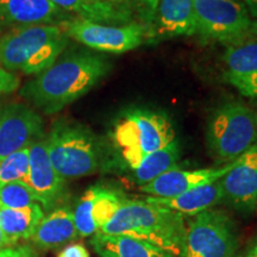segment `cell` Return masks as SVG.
<instances>
[{"label": "cell", "mask_w": 257, "mask_h": 257, "mask_svg": "<svg viewBox=\"0 0 257 257\" xmlns=\"http://www.w3.org/2000/svg\"><path fill=\"white\" fill-rule=\"evenodd\" d=\"M57 257H89V252L82 244L76 243L66 246Z\"/></svg>", "instance_id": "cell-29"}, {"label": "cell", "mask_w": 257, "mask_h": 257, "mask_svg": "<svg viewBox=\"0 0 257 257\" xmlns=\"http://www.w3.org/2000/svg\"><path fill=\"white\" fill-rule=\"evenodd\" d=\"M61 10L74 12L81 19L95 23L128 24L130 10L107 0H50Z\"/></svg>", "instance_id": "cell-20"}, {"label": "cell", "mask_w": 257, "mask_h": 257, "mask_svg": "<svg viewBox=\"0 0 257 257\" xmlns=\"http://www.w3.org/2000/svg\"><path fill=\"white\" fill-rule=\"evenodd\" d=\"M224 78L239 89L257 73V36L248 34L227 46L224 53Z\"/></svg>", "instance_id": "cell-16"}, {"label": "cell", "mask_w": 257, "mask_h": 257, "mask_svg": "<svg viewBox=\"0 0 257 257\" xmlns=\"http://www.w3.org/2000/svg\"><path fill=\"white\" fill-rule=\"evenodd\" d=\"M246 257H257V239L255 240V243L250 246L249 251L246 252Z\"/></svg>", "instance_id": "cell-33"}, {"label": "cell", "mask_w": 257, "mask_h": 257, "mask_svg": "<svg viewBox=\"0 0 257 257\" xmlns=\"http://www.w3.org/2000/svg\"><path fill=\"white\" fill-rule=\"evenodd\" d=\"M144 200L150 204L159 205L170 211L178 212L182 216H195L201 212L211 210L223 201V188L220 179L207 185H201L189 189L173 198L147 197Z\"/></svg>", "instance_id": "cell-15"}, {"label": "cell", "mask_w": 257, "mask_h": 257, "mask_svg": "<svg viewBox=\"0 0 257 257\" xmlns=\"http://www.w3.org/2000/svg\"><path fill=\"white\" fill-rule=\"evenodd\" d=\"M67 43L68 36L59 25L12 29L0 37V67L38 75L56 62Z\"/></svg>", "instance_id": "cell-3"}, {"label": "cell", "mask_w": 257, "mask_h": 257, "mask_svg": "<svg viewBox=\"0 0 257 257\" xmlns=\"http://www.w3.org/2000/svg\"><path fill=\"white\" fill-rule=\"evenodd\" d=\"M0 257H36L34 250L30 246L23 245L18 248H6L0 251Z\"/></svg>", "instance_id": "cell-28"}, {"label": "cell", "mask_w": 257, "mask_h": 257, "mask_svg": "<svg viewBox=\"0 0 257 257\" xmlns=\"http://www.w3.org/2000/svg\"><path fill=\"white\" fill-rule=\"evenodd\" d=\"M206 143L217 162L237 160L257 143V112L239 101L219 105L208 119Z\"/></svg>", "instance_id": "cell-4"}, {"label": "cell", "mask_w": 257, "mask_h": 257, "mask_svg": "<svg viewBox=\"0 0 257 257\" xmlns=\"http://www.w3.org/2000/svg\"><path fill=\"white\" fill-rule=\"evenodd\" d=\"M30 167V147L10 154L0 161V187L22 181L27 184Z\"/></svg>", "instance_id": "cell-23"}, {"label": "cell", "mask_w": 257, "mask_h": 257, "mask_svg": "<svg viewBox=\"0 0 257 257\" xmlns=\"http://www.w3.org/2000/svg\"><path fill=\"white\" fill-rule=\"evenodd\" d=\"M223 201L242 212L257 207V143L234 160L220 179Z\"/></svg>", "instance_id": "cell-11"}, {"label": "cell", "mask_w": 257, "mask_h": 257, "mask_svg": "<svg viewBox=\"0 0 257 257\" xmlns=\"http://www.w3.org/2000/svg\"><path fill=\"white\" fill-rule=\"evenodd\" d=\"M175 140L172 120L163 113L136 110L128 112L115 124L113 141L131 169L144 157Z\"/></svg>", "instance_id": "cell-5"}, {"label": "cell", "mask_w": 257, "mask_h": 257, "mask_svg": "<svg viewBox=\"0 0 257 257\" xmlns=\"http://www.w3.org/2000/svg\"><path fill=\"white\" fill-rule=\"evenodd\" d=\"M249 34L255 35V36H257V19H253V21H252L251 27H250Z\"/></svg>", "instance_id": "cell-34"}, {"label": "cell", "mask_w": 257, "mask_h": 257, "mask_svg": "<svg viewBox=\"0 0 257 257\" xmlns=\"http://www.w3.org/2000/svg\"><path fill=\"white\" fill-rule=\"evenodd\" d=\"M244 4L248 9L250 17L257 19V0H244Z\"/></svg>", "instance_id": "cell-31"}, {"label": "cell", "mask_w": 257, "mask_h": 257, "mask_svg": "<svg viewBox=\"0 0 257 257\" xmlns=\"http://www.w3.org/2000/svg\"><path fill=\"white\" fill-rule=\"evenodd\" d=\"M43 217L40 204L18 210L0 207V227L14 245L19 239H31Z\"/></svg>", "instance_id": "cell-21"}, {"label": "cell", "mask_w": 257, "mask_h": 257, "mask_svg": "<svg viewBox=\"0 0 257 257\" xmlns=\"http://www.w3.org/2000/svg\"><path fill=\"white\" fill-rule=\"evenodd\" d=\"M185 230L184 216L178 212L150 204L144 199L124 198L99 233L133 237L153 244L173 256L182 257Z\"/></svg>", "instance_id": "cell-2"}, {"label": "cell", "mask_w": 257, "mask_h": 257, "mask_svg": "<svg viewBox=\"0 0 257 257\" xmlns=\"http://www.w3.org/2000/svg\"><path fill=\"white\" fill-rule=\"evenodd\" d=\"M99 187L100 186H94L83 193L75 210L73 211L74 223L80 237H92L98 232V227L93 220V205L98 195Z\"/></svg>", "instance_id": "cell-24"}, {"label": "cell", "mask_w": 257, "mask_h": 257, "mask_svg": "<svg viewBox=\"0 0 257 257\" xmlns=\"http://www.w3.org/2000/svg\"><path fill=\"white\" fill-rule=\"evenodd\" d=\"M27 185L34 192L38 204L46 208L55 206L63 192L64 179L61 178L47 153L46 140L30 146V167Z\"/></svg>", "instance_id": "cell-13"}, {"label": "cell", "mask_w": 257, "mask_h": 257, "mask_svg": "<svg viewBox=\"0 0 257 257\" xmlns=\"http://www.w3.org/2000/svg\"><path fill=\"white\" fill-rule=\"evenodd\" d=\"M236 248L233 224L223 211H204L186 225L182 257H232Z\"/></svg>", "instance_id": "cell-7"}, {"label": "cell", "mask_w": 257, "mask_h": 257, "mask_svg": "<svg viewBox=\"0 0 257 257\" xmlns=\"http://www.w3.org/2000/svg\"><path fill=\"white\" fill-rule=\"evenodd\" d=\"M91 244L99 257H175L144 240L123 234L95 233Z\"/></svg>", "instance_id": "cell-18"}, {"label": "cell", "mask_w": 257, "mask_h": 257, "mask_svg": "<svg viewBox=\"0 0 257 257\" xmlns=\"http://www.w3.org/2000/svg\"><path fill=\"white\" fill-rule=\"evenodd\" d=\"M67 36L94 50L120 54L142 46L146 28L136 23L111 25L72 19L60 23Z\"/></svg>", "instance_id": "cell-9"}, {"label": "cell", "mask_w": 257, "mask_h": 257, "mask_svg": "<svg viewBox=\"0 0 257 257\" xmlns=\"http://www.w3.org/2000/svg\"><path fill=\"white\" fill-rule=\"evenodd\" d=\"M195 34L229 44L249 34L252 19L243 2L194 0Z\"/></svg>", "instance_id": "cell-8"}, {"label": "cell", "mask_w": 257, "mask_h": 257, "mask_svg": "<svg viewBox=\"0 0 257 257\" xmlns=\"http://www.w3.org/2000/svg\"><path fill=\"white\" fill-rule=\"evenodd\" d=\"M6 246H12V244L10 243V240L8 239V237L5 236L4 231H3L2 227H0V251H2V250L6 249Z\"/></svg>", "instance_id": "cell-32"}, {"label": "cell", "mask_w": 257, "mask_h": 257, "mask_svg": "<svg viewBox=\"0 0 257 257\" xmlns=\"http://www.w3.org/2000/svg\"><path fill=\"white\" fill-rule=\"evenodd\" d=\"M110 69L104 57L76 54L38 74L19 94L43 113L54 114L91 91Z\"/></svg>", "instance_id": "cell-1"}, {"label": "cell", "mask_w": 257, "mask_h": 257, "mask_svg": "<svg viewBox=\"0 0 257 257\" xmlns=\"http://www.w3.org/2000/svg\"><path fill=\"white\" fill-rule=\"evenodd\" d=\"M239 93L248 98H257V73L244 83L243 87L239 89Z\"/></svg>", "instance_id": "cell-30"}, {"label": "cell", "mask_w": 257, "mask_h": 257, "mask_svg": "<svg viewBox=\"0 0 257 257\" xmlns=\"http://www.w3.org/2000/svg\"><path fill=\"white\" fill-rule=\"evenodd\" d=\"M180 144L174 140L168 146L147 155L140 165L133 169L135 181L140 186L147 185L168 170L175 168L180 160Z\"/></svg>", "instance_id": "cell-22"}, {"label": "cell", "mask_w": 257, "mask_h": 257, "mask_svg": "<svg viewBox=\"0 0 257 257\" xmlns=\"http://www.w3.org/2000/svg\"><path fill=\"white\" fill-rule=\"evenodd\" d=\"M126 2L135 8L144 23L148 25L153 24L156 19L160 0H126Z\"/></svg>", "instance_id": "cell-26"}, {"label": "cell", "mask_w": 257, "mask_h": 257, "mask_svg": "<svg viewBox=\"0 0 257 257\" xmlns=\"http://www.w3.org/2000/svg\"><path fill=\"white\" fill-rule=\"evenodd\" d=\"M78 236L73 211L61 207L43 217L31 239L38 248L48 250L59 248Z\"/></svg>", "instance_id": "cell-17"}, {"label": "cell", "mask_w": 257, "mask_h": 257, "mask_svg": "<svg viewBox=\"0 0 257 257\" xmlns=\"http://www.w3.org/2000/svg\"><path fill=\"white\" fill-rule=\"evenodd\" d=\"M232 2H243L244 3V0H232Z\"/></svg>", "instance_id": "cell-36"}, {"label": "cell", "mask_w": 257, "mask_h": 257, "mask_svg": "<svg viewBox=\"0 0 257 257\" xmlns=\"http://www.w3.org/2000/svg\"><path fill=\"white\" fill-rule=\"evenodd\" d=\"M21 80L16 74L0 67V96L17 91Z\"/></svg>", "instance_id": "cell-27"}, {"label": "cell", "mask_w": 257, "mask_h": 257, "mask_svg": "<svg viewBox=\"0 0 257 257\" xmlns=\"http://www.w3.org/2000/svg\"><path fill=\"white\" fill-rule=\"evenodd\" d=\"M38 204L31 188L25 182H11L0 187V207L3 208H27Z\"/></svg>", "instance_id": "cell-25"}, {"label": "cell", "mask_w": 257, "mask_h": 257, "mask_svg": "<svg viewBox=\"0 0 257 257\" xmlns=\"http://www.w3.org/2000/svg\"><path fill=\"white\" fill-rule=\"evenodd\" d=\"M194 0H160L157 32L163 37L195 35Z\"/></svg>", "instance_id": "cell-19"}, {"label": "cell", "mask_w": 257, "mask_h": 257, "mask_svg": "<svg viewBox=\"0 0 257 257\" xmlns=\"http://www.w3.org/2000/svg\"><path fill=\"white\" fill-rule=\"evenodd\" d=\"M43 135V120L36 111L21 102L0 105V161L30 147Z\"/></svg>", "instance_id": "cell-10"}, {"label": "cell", "mask_w": 257, "mask_h": 257, "mask_svg": "<svg viewBox=\"0 0 257 257\" xmlns=\"http://www.w3.org/2000/svg\"><path fill=\"white\" fill-rule=\"evenodd\" d=\"M51 165L61 178L76 179L98 170L99 156L94 141L86 128L59 121L46 140Z\"/></svg>", "instance_id": "cell-6"}, {"label": "cell", "mask_w": 257, "mask_h": 257, "mask_svg": "<svg viewBox=\"0 0 257 257\" xmlns=\"http://www.w3.org/2000/svg\"><path fill=\"white\" fill-rule=\"evenodd\" d=\"M107 2H111V3H120V2H123V0H107Z\"/></svg>", "instance_id": "cell-35"}, {"label": "cell", "mask_w": 257, "mask_h": 257, "mask_svg": "<svg viewBox=\"0 0 257 257\" xmlns=\"http://www.w3.org/2000/svg\"><path fill=\"white\" fill-rule=\"evenodd\" d=\"M233 162V161H232ZM232 162L219 167V168L201 169H179L173 168L153 180L149 184L140 186V189L150 197L173 198L182 194L189 189L201 185H207L217 181L226 174L232 167Z\"/></svg>", "instance_id": "cell-12"}, {"label": "cell", "mask_w": 257, "mask_h": 257, "mask_svg": "<svg viewBox=\"0 0 257 257\" xmlns=\"http://www.w3.org/2000/svg\"><path fill=\"white\" fill-rule=\"evenodd\" d=\"M61 15L62 10L50 0H0V29L53 25Z\"/></svg>", "instance_id": "cell-14"}]
</instances>
